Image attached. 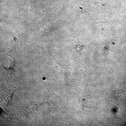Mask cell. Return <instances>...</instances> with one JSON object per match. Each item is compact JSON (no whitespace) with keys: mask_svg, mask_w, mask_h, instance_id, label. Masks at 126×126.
<instances>
[{"mask_svg":"<svg viewBox=\"0 0 126 126\" xmlns=\"http://www.w3.org/2000/svg\"><path fill=\"white\" fill-rule=\"evenodd\" d=\"M14 93V91L12 90L10 92V91H9V92H7L5 94H4L3 96H2L3 97L2 98L4 99L3 100L4 101V103L5 104H6L7 98V103L10 101V100L11 99Z\"/></svg>","mask_w":126,"mask_h":126,"instance_id":"cell-1","label":"cell"}]
</instances>
